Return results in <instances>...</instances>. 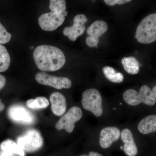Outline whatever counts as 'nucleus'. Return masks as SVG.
<instances>
[{
    "label": "nucleus",
    "mask_w": 156,
    "mask_h": 156,
    "mask_svg": "<svg viewBox=\"0 0 156 156\" xmlns=\"http://www.w3.org/2000/svg\"><path fill=\"white\" fill-rule=\"evenodd\" d=\"M99 42V38L96 37L89 36L86 39V43L89 47L98 48V44Z\"/></svg>",
    "instance_id": "23"
},
{
    "label": "nucleus",
    "mask_w": 156,
    "mask_h": 156,
    "mask_svg": "<svg viewBox=\"0 0 156 156\" xmlns=\"http://www.w3.org/2000/svg\"><path fill=\"white\" fill-rule=\"evenodd\" d=\"M135 38L139 43L149 44L156 40V14L148 15L136 28Z\"/></svg>",
    "instance_id": "3"
},
{
    "label": "nucleus",
    "mask_w": 156,
    "mask_h": 156,
    "mask_svg": "<svg viewBox=\"0 0 156 156\" xmlns=\"http://www.w3.org/2000/svg\"><path fill=\"white\" fill-rule=\"evenodd\" d=\"M82 104L84 109L99 117L103 113L102 98L100 92L95 89H87L83 93Z\"/></svg>",
    "instance_id": "4"
},
{
    "label": "nucleus",
    "mask_w": 156,
    "mask_h": 156,
    "mask_svg": "<svg viewBox=\"0 0 156 156\" xmlns=\"http://www.w3.org/2000/svg\"><path fill=\"white\" fill-rule=\"evenodd\" d=\"M9 118L14 122L23 125H31L34 123V115L24 107L14 105L8 110Z\"/></svg>",
    "instance_id": "8"
},
{
    "label": "nucleus",
    "mask_w": 156,
    "mask_h": 156,
    "mask_svg": "<svg viewBox=\"0 0 156 156\" xmlns=\"http://www.w3.org/2000/svg\"><path fill=\"white\" fill-rule=\"evenodd\" d=\"M12 35L7 31L5 27L0 23V44L9 43Z\"/></svg>",
    "instance_id": "22"
},
{
    "label": "nucleus",
    "mask_w": 156,
    "mask_h": 156,
    "mask_svg": "<svg viewBox=\"0 0 156 156\" xmlns=\"http://www.w3.org/2000/svg\"><path fill=\"white\" fill-rule=\"evenodd\" d=\"M83 116V112L80 107L74 106L70 108L56 124L58 130L64 129L68 133H71L75 128V124L80 121Z\"/></svg>",
    "instance_id": "6"
},
{
    "label": "nucleus",
    "mask_w": 156,
    "mask_h": 156,
    "mask_svg": "<svg viewBox=\"0 0 156 156\" xmlns=\"http://www.w3.org/2000/svg\"><path fill=\"white\" fill-rule=\"evenodd\" d=\"M63 14L65 16H66L67 15V12H66V11H65L64 13H63Z\"/></svg>",
    "instance_id": "29"
},
{
    "label": "nucleus",
    "mask_w": 156,
    "mask_h": 156,
    "mask_svg": "<svg viewBox=\"0 0 156 156\" xmlns=\"http://www.w3.org/2000/svg\"><path fill=\"white\" fill-rule=\"evenodd\" d=\"M33 58L37 67L43 71L53 72L63 67L66 62L64 53L59 48L44 45L34 50Z\"/></svg>",
    "instance_id": "1"
},
{
    "label": "nucleus",
    "mask_w": 156,
    "mask_h": 156,
    "mask_svg": "<svg viewBox=\"0 0 156 156\" xmlns=\"http://www.w3.org/2000/svg\"><path fill=\"white\" fill-rule=\"evenodd\" d=\"M2 152L1 156H12L18 154L20 156H25L24 151L17 143L11 140L3 141L0 145Z\"/></svg>",
    "instance_id": "14"
},
{
    "label": "nucleus",
    "mask_w": 156,
    "mask_h": 156,
    "mask_svg": "<svg viewBox=\"0 0 156 156\" xmlns=\"http://www.w3.org/2000/svg\"><path fill=\"white\" fill-rule=\"evenodd\" d=\"M6 79L2 75L0 74V90L5 87L6 84Z\"/></svg>",
    "instance_id": "25"
},
{
    "label": "nucleus",
    "mask_w": 156,
    "mask_h": 156,
    "mask_svg": "<svg viewBox=\"0 0 156 156\" xmlns=\"http://www.w3.org/2000/svg\"><path fill=\"white\" fill-rule=\"evenodd\" d=\"M123 97L126 103L131 106H136L142 103L153 106L156 102V98L152 91L147 85L142 86L139 92L133 89L126 90Z\"/></svg>",
    "instance_id": "2"
},
{
    "label": "nucleus",
    "mask_w": 156,
    "mask_h": 156,
    "mask_svg": "<svg viewBox=\"0 0 156 156\" xmlns=\"http://www.w3.org/2000/svg\"><path fill=\"white\" fill-rule=\"evenodd\" d=\"M138 131L141 134H147L156 131V115L145 117L138 125Z\"/></svg>",
    "instance_id": "15"
},
{
    "label": "nucleus",
    "mask_w": 156,
    "mask_h": 156,
    "mask_svg": "<svg viewBox=\"0 0 156 156\" xmlns=\"http://www.w3.org/2000/svg\"><path fill=\"white\" fill-rule=\"evenodd\" d=\"M33 47H30V49H33Z\"/></svg>",
    "instance_id": "30"
},
{
    "label": "nucleus",
    "mask_w": 156,
    "mask_h": 156,
    "mask_svg": "<svg viewBox=\"0 0 156 156\" xmlns=\"http://www.w3.org/2000/svg\"><path fill=\"white\" fill-rule=\"evenodd\" d=\"M35 79L39 83L57 89H69L72 86L71 81L69 78L50 75L44 72L37 73Z\"/></svg>",
    "instance_id": "7"
},
{
    "label": "nucleus",
    "mask_w": 156,
    "mask_h": 156,
    "mask_svg": "<svg viewBox=\"0 0 156 156\" xmlns=\"http://www.w3.org/2000/svg\"><path fill=\"white\" fill-rule=\"evenodd\" d=\"M124 69L128 73L135 75L140 71V63L134 57H124L122 59Z\"/></svg>",
    "instance_id": "17"
},
{
    "label": "nucleus",
    "mask_w": 156,
    "mask_h": 156,
    "mask_svg": "<svg viewBox=\"0 0 156 156\" xmlns=\"http://www.w3.org/2000/svg\"><path fill=\"white\" fill-rule=\"evenodd\" d=\"M130 0H105L104 2L109 6H114L116 4L122 5L125 3L130 2Z\"/></svg>",
    "instance_id": "24"
},
{
    "label": "nucleus",
    "mask_w": 156,
    "mask_h": 156,
    "mask_svg": "<svg viewBox=\"0 0 156 156\" xmlns=\"http://www.w3.org/2000/svg\"><path fill=\"white\" fill-rule=\"evenodd\" d=\"M88 21L86 15L79 14L76 15L73 19L72 26L64 28L63 34L73 41H75L77 38L83 34L86 29L85 23Z\"/></svg>",
    "instance_id": "10"
},
{
    "label": "nucleus",
    "mask_w": 156,
    "mask_h": 156,
    "mask_svg": "<svg viewBox=\"0 0 156 156\" xmlns=\"http://www.w3.org/2000/svg\"><path fill=\"white\" fill-rule=\"evenodd\" d=\"M17 144L23 151L33 152L42 147L43 139L39 131L30 129L17 138Z\"/></svg>",
    "instance_id": "5"
},
{
    "label": "nucleus",
    "mask_w": 156,
    "mask_h": 156,
    "mask_svg": "<svg viewBox=\"0 0 156 156\" xmlns=\"http://www.w3.org/2000/svg\"><path fill=\"white\" fill-rule=\"evenodd\" d=\"M102 70L105 77L111 82L118 83L123 82L124 77L122 74L117 72L113 68L105 66Z\"/></svg>",
    "instance_id": "18"
},
{
    "label": "nucleus",
    "mask_w": 156,
    "mask_h": 156,
    "mask_svg": "<svg viewBox=\"0 0 156 156\" xmlns=\"http://www.w3.org/2000/svg\"><path fill=\"white\" fill-rule=\"evenodd\" d=\"M81 156H102L101 154L98 153L94 152H91L89 153V155H82Z\"/></svg>",
    "instance_id": "26"
},
{
    "label": "nucleus",
    "mask_w": 156,
    "mask_h": 156,
    "mask_svg": "<svg viewBox=\"0 0 156 156\" xmlns=\"http://www.w3.org/2000/svg\"><path fill=\"white\" fill-rule=\"evenodd\" d=\"M11 58L5 47L0 44V72H4L9 68Z\"/></svg>",
    "instance_id": "19"
},
{
    "label": "nucleus",
    "mask_w": 156,
    "mask_h": 156,
    "mask_svg": "<svg viewBox=\"0 0 156 156\" xmlns=\"http://www.w3.org/2000/svg\"><path fill=\"white\" fill-rule=\"evenodd\" d=\"M121 136L124 142L123 148L125 153L128 156H136L137 153V148L131 131L128 128H125L122 131Z\"/></svg>",
    "instance_id": "13"
},
{
    "label": "nucleus",
    "mask_w": 156,
    "mask_h": 156,
    "mask_svg": "<svg viewBox=\"0 0 156 156\" xmlns=\"http://www.w3.org/2000/svg\"><path fill=\"white\" fill-rule=\"evenodd\" d=\"M49 102L47 98L44 97H38L35 99H30L27 101V106L33 109H40L48 107Z\"/></svg>",
    "instance_id": "20"
},
{
    "label": "nucleus",
    "mask_w": 156,
    "mask_h": 156,
    "mask_svg": "<svg viewBox=\"0 0 156 156\" xmlns=\"http://www.w3.org/2000/svg\"><path fill=\"white\" fill-rule=\"evenodd\" d=\"M152 91L153 93L154 96H155V97L156 98V86H155V87L153 88Z\"/></svg>",
    "instance_id": "28"
},
{
    "label": "nucleus",
    "mask_w": 156,
    "mask_h": 156,
    "mask_svg": "<svg viewBox=\"0 0 156 156\" xmlns=\"http://www.w3.org/2000/svg\"><path fill=\"white\" fill-rule=\"evenodd\" d=\"M50 100L53 113L58 116L64 114L66 110V101L64 95L60 92H55L50 95Z\"/></svg>",
    "instance_id": "12"
},
{
    "label": "nucleus",
    "mask_w": 156,
    "mask_h": 156,
    "mask_svg": "<svg viewBox=\"0 0 156 156\" xmlns=\"http://www.w3.org/2000/svg\"><path fill=\"white\" fill-rule=\"evenodd\" d=\"M65 16L63 14L51 11L42 14L38 19V23L43 30L52 31L56 30L63 23Z\"/></svg>",
    "instance_id": "9"
},
{
    "label": "nucleus",
    "mask_w": 156,
    "mask_h": 156,
    "mask_svg": "<svg viewBox=\"0 0 156 156\" xmlns=\"http://www.w3.org/2000/svg\"><path fill=\"white\" fill-rule=\"evenodd\" d=\"M121 136L119 129L115 127H108L101 130L99 144L102 148L109 147L114 142L119 139Z\"/></svg>",
    "instance_id": "11"
},
{
    "label": "nucleus",
    "mask_w": 156,
    "mask_h": 156,
    "mask_svg": "<svg viewBox=\"0 0 156 156\" xmlns=\"http://www.w3.org/2000/svg\"><path fill=\"white\" fill-rule=\"evenodd\" d=\"M49 8L51 11L63 14L66 10V2L64 0H51Z\"/></svg>",
    "instance_id": "21"
},
{
    "label": "nucleus",
    "mask_w": 156,
    "mask_h": 156,
    "mask_svg": "<svg viewBox=\"0 0 156 156\" xmlns=\"http://www.w3.org/2000/svg\"><path fill=\"white\" fill-rule=\"evenodd\" d=\"M108 29V26L105 21L98 20L91 24L87 30V34L89 36L99 38Z\"/></svg>",
    "instance_id": "16"
},
{
    "label": "nucleus",
    "mask_w": 156,
    "mask_h": 156,
    "mask_svg": "<svg viewBox=\"0 0 156 156\" xmlns=\"http://www.w3.org/2000/svg\"><path fill=\"white\" fill-rule=\"evenodd\" d=\"M5 108V106L4 104L2 102L1 99H0V112L2 111Z\"/></svg>",
    "instance_id": "27"
}]
</instances>
